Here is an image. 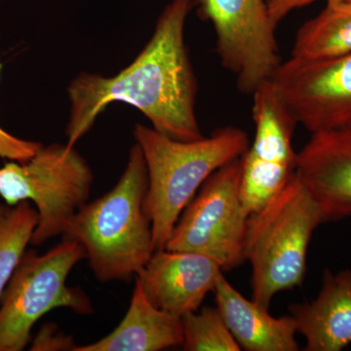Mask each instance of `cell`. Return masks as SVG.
I'll return each mask as SVG.
<instances>
[{"mask_svg":"<svg viewBox=\"0 0 351 351\" xmlns=\"http://www.w3.org/2000/svg\"><path fill=\"white\" fill-rule=\"evenodd\" d=\"M306 351H339L351 343V269H326L313 301L289 307Z\"/></svg>","mask_w":351,"mask_h":351,"instance_id":"4fadbf2b","label":"cell"},{"mask_svg":"<svg viewBox=\"0 0 351 351\" xmlns=\"http://www.w3.org/2000/svg\"><path fill=\"white\" fill-rule=\"evenodd\" d=\"M240 182L241 157L215 171L182 212L165 250L202 254L223 271L240 267L246 261L249 218L240 198Z\"/></svg>","mask_w":351,"mask_h":351,"instance_id":"52a82bcc","label":"cell"},{"mask_svg":"<svg viewBox=\"0 0 351 351\" xmlns=\"http://www.w3.org/2000/svg\"><path fill=\"white\" fill-rule=\"evenodd\" d=\"M351 54V0L328 2L298 29L291 58L319 61Z\"/></svg>","mask_w":351,"mask_h":351,"instance_id":"2e32d148","label":"cell"},{"mask_svg":"<svg viewBox=\"0 0 351 351\" xmlns=\"http://www.w3.org/2000/svg\"><path fill=\"white\" fill-rule=\"evenodd\" d=\"M83 258L86 253L82 245L64 237L43 255L32 249L25 252L0 299V351L24 350L32 327L52 309L93 313L87 295L66 285L69 272Z\"/></svg>","mask_w":351,"mask_h":351,"instance_id":"8992f818","label":"cell"},{"mask_svg":"<svg viewBox=\"0 0 351 351\" xmlns=\"http://www.w3.org/2000/svg\"><path fill=\"white\" fill-rule=\"evenodd\" d=\"M134 137L149 175L147 208L154 250H164L178 219L203 182L243 156L250 142L246 132L233 126L217 129L210 137L182 142L138 123Z\"/></svg>","mask_w":351,"mask_h":351,"instance_id":"3957f363","label":"cell"},{"mask_svg":"<svg viewBox=\"0 0 351 351\" xmlns=\"http://www.w3.org/2000/svg\"><path fill=\"white\" fill-rule=\"evenodd\" d=\"M324 223L319 204L298 173L269 204L249 216L244 255L251 263L254 302L269 309L274 295L302 285L309 242Z\"/></svg>","mask_w":351,"mask_h":351,"instance_id":"277c9868","label":"cell"},{"mask_svg":"<svg viewBox=\"0 0 351 351\" xmlns=\"http://www.w3.org/2000/svg\"><path fill=\"white\" fill-rule=\"evenodd\" d=\"M93 181L91 168L75 145L51 144L25 162L10 161L0 168V196L8 205L34 203L38 223L31 245L40 246L66 232L86 204Z\"/></svg>","mask_w":351,"mask_h":351,"instance_id":"5b68a950","label":"cell"},{"mask_svg":"<svg viewBox=\"0 0 351 351\" xmlns=\"http://www.w3.org/2000/svg\"><path fill=\"white\" fill-rule=\"evenodd\" d=\"M184 343L182 318L156 308L136 281L130 306L117 329L75 351H159Z\"/></svg>","mask_w":351,"mask_h":351,"instance_id":"9a60e30c","label":"cell"},{"mask_svg":"<svg viewBox=\"0 0 351 351\" xmlns=\"http://www.w3.org/2000/svg\"><path fill=\"white\" fill-rule=\"evenodd\" d=\"M346 1V0H327V2Z\"/></svg>","mask_w":351,"mask_h":351,"instance_id":"7402d4cb","label":"cell"},{"mask_svg":"<svg viewBox=\"0 0 351 351\" xmlns=\"http://www.w3.org/2000/svg\"><path fill=\"white\" fill-rule=\"evenodd\" d=\"M38 223V210L29 201L0 204V299L27 244H31Z\"/></svg>","mask_w":351,"mask_h":351,"instance_id":"e0dca14e","label":"cell"},{"mask_svg":"<svg viewBox=\"0 0 351 351\" xmlns=\"http://www.w3.org/2000/svg\"><path fill=\"white\" fill-rule=\"evenodd\" d=\"M297 173L325 223L351 216V125L311 134L298 152Z\"/></svg>","mask_w":351,"mask_h":351,"instance_id":"7c38bea8","label":"cell"},{"mask_svg":"<svg viewBox=\"0 0 351 351\" xmlns=\"http://www.w3.org/2000/svg\"><path fill=\"white\" fill-rule=\"evenodd\" d=\"M195 0H172L159 15L140 54L117 75L82 73L71 82L66 135L75 145L113 101L138 108L152 128L173 140L204 138L195 113L197 80L184 43V25Z\"/></svg>","mask_w":351,"mask_h":351,"instance_id":"6da1fadb","label":"cell"},{"mask_svg":"<svg viewBox=\"0 0 351 351\" xmlns=\"http://www.w3.org/2000/svg\"><path fill=\"white\" fill-rule=\"evenodd\" d=\"M255 136L241 156L240 198L248 216L279 195L297 173L293 136L298 123L276 88L263 83L252 94Z\"/></svg>","mask_w":351,"mask_h":351,"instance_id":"9c48e42d","label":"cell"},{"mask_svg":"<svg viewBox=\"0 0 351 351\" xmlns=\"http://www.w3.org/2000/svg\"><path fill=\"white\" fill-rule=\"evenodd\" d=\"M182 350L186 351H239L241 348L226 326L217 307L205 306L199 313L182 317Z\"/></svg>","mask_w":351,"mask_h":351,"instance_id":"ac0fdd59","label":"cell"},{"mask_svg":"<svg viewBox=\"0 0 351 351\" xmlns=\"http://www.w3.org/2000/svg\"><path fill=\"white\" fill-rule=\"evenodd\" d=\"M77 346L71 337L66 336L64 332H59L54 324L44 325L34 339L31 350H71L75 351Z\"/></svg>","mask_w":351,"mask_h":351,"instance_id":"ffe728a7","label":"cell"},{"mask_svg":"<svg viewBox=\"0 0 351 351\" xmlns=\"http://www.w3.org/2000/svg\"><path fill=\"white\" fill-rule=\"evenodd\" d=\"M2 64L0 63V75ZM43 144L34 141L23 140L8 133L0 127V157L17 162H25L36 154Z\"/></svg>","mask_w":351,"mask_h":351,"instance_id":"d6986e66","label":"cell"},{"mask_svg":"<svg viewBox=\"0 0 351 351\" xmlns=\"http://www.w3.org/2000/svg\"><path fill=\"white\" fill-rule=\"evenodd\" d=\"M201 20L216 32L221 66L237 76L239 90L252 95L282 63L265 0H195Z\"/></svg>","mask_w":351,"mask_h":351,"instance_id":"ba28073f","label":"cell"},{"mask_svg":"<svg viewBox=\"0 0 351 351\" xmlns=\"http://www.w3.org/2000/svg\"><path fill=\"white\" fill-rule=\"evenodd\" d=\"M270 82L297 123L311 134L351 125V54L319 61L290 58Z\"/></svg>","mask_w":351,"mask_h":351,"instance_id":"30bf717a","label":"cell"},{"mask_svg":"<svg viewBox=\"0 0 351 351\" xmlns=\"http://www.w3.org/2000/svg\"><path fill=\"white\" fill-rule=\"evenodd\" d=\"M223 272L208 256L164 249L154 252L136 281L152 306L182 318L199 309Z\"/></svg>","mask_w":351,"mask_h":351,"instance_id":"8fae6325","label":"cell"},{"mask_svg":"<svg viewBox=\"0 0 351 351\" xmlns=\"http://www.w3.org/2000/svg\"><path fill=\"white\" fill-rule=\"evenodd\" d=\"M315 1L316 0H265L270 20L276 27L289 13Z\"/></svg>","mask_w":351,"mask_h":351,"instance_id":"44dd1931","label":"cell"},{"mask_svg":"<svg viewBox=\"0 0 351 351\" xmlns=\"http://www.w3.org/2000/svg\"><path fill=\"white\" fill-rule=\"evenodd\" d=\"M147 191V164L136 143L117 184L101 197L83 205L63 235L82 245L99 281L130 280L156 252Z\"/></svg>","mask_w":351,"mask_h":351,"instance_id":"7a4b0ae2","label":"cell"},{"mask_svg":"<svg viewBox=\"0 0 351 351\" xmlns=\"http://www.w3.org/2000/svg\"><path fill=\"white\" fill-rule=\"evenodd\" d=\"M217 308L241 348L247 351H297V325L292 315L274 317L267 308L249 301L219 276L214 289Z\"/></svg>","mask_w":351,"mask_h":351,"instance_id":"5bb4252c","label":"cell"}]
</instances>
